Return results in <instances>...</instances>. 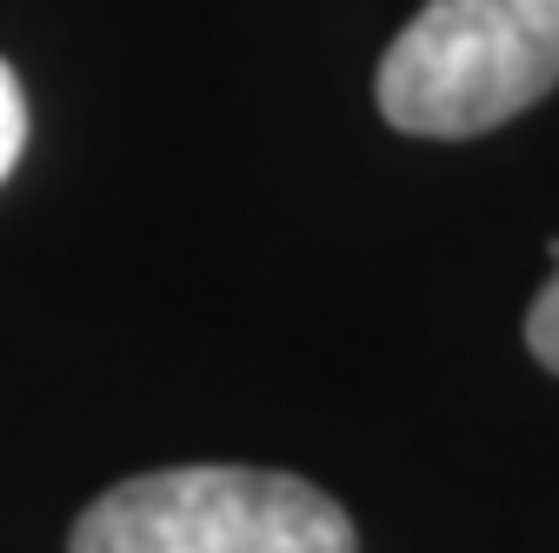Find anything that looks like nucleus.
I'll list each match as a JSON object with an SVG mask.
<instances>
[{"label": "nucleus", "instance_id": "obj_1", "mask_svg": "<svg viewBox=\"0 0 559 553\" xmlns=\"http://www.w3.org/2000/svg\"><path fill=\"white\" fill-rule=\"evenodd\" d=\"M559 81V0H427L380 60V114L413 141H473Z\"/></svg>", "mask_w": 559, "mask_h": 553}, {"label": "nucleus", "instance_id": "obj_2", "mask_svg": "<svg viewBox=\"0 0 559 553\" xmlns=\"http://www.w3.org/2000/svg\"><path fill=\"white\" fill-rule=\"evenodd\" d=\"M67 553H360L346 507L266 467H167L107 487Z\"/></svg>", "mask_w": 559, "mask_h": 553}, {"label": "nucleus", "instance_id": "obj_3", "mask_svg": "<svg viewBox=\"0 0 559 553\" xmlns=\"http://www.w3.org/2000/svg\"><path fill=\"white\" fill-rule=\"evenodd\" d=\"M546 254H552V281L539 287V301L526 314V348L546 374H559V240H546Z\"/></svg>", "mask_w": 559, "mask_h": 553}, {"label": "nucleus", "instance_id": "obj_4", "mask_svg": "<svg viewBox=\"0 0 559 553\" xmlns=\"http://www.w3.org/2000/svg\"><path fill=\"white\" fill-rule=\"evenodd\" d=\"M21 148H27V101H21V81H14V67L0 60V180L14 174Z\"/></svg>", "mask_w": 559, "mask_h": 553}]
</instances>
